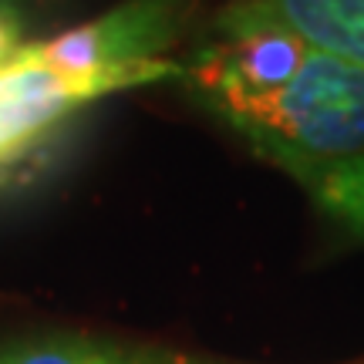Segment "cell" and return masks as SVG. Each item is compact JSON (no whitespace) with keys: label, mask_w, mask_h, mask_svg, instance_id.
Instances as JSON below:
<instances>
[{"label":"cell","mask_w":364,"mask_h":364,"mask_svg":"<svg viewBox=\"0 0 364 364\" xmlns=\"http://www.w3.org/2000/svg\"><path fill=\"white\" fill-rule=\"evenodd\" d=\"M17 48H21V17H17L7 4H0V65H4Z\"/></svg>","instance_id":"obj_7"},{"label":"cell","mask_w":364,"mask_h":364,"mask_svg":"<svg viewBox=\"0 0 364 364\" xmlns=\"http://www.w3.org/2000/svg\"><path fill=\"white\" fill-rule=\"evenodd\" d=\"M193 85L277 169L364 156V71L311 48L270 11L240 17Z\"/></svg>","instance_id":"obj_1"},{"label":"cell","mask_w":364,"mask_h":364,"mask_svg":"<svg viewBox=\"0 0 364 364\" xmlns=\"http://www.w3.org/2000/svg\"><path fill=\"white\" fill-rule=\"evenodd\" d=\"M179 27V0H129L115 11L95 17L34 44L44 65L68 75H102L159 61Z\"/></svg>","instance_id":"obj_3"},{"label":"cell","mask_w":364,"mask_h":364,"mask_svg":"<svg viewBox=\"0 0 364 364\" xmlns=\"http://www.w3.org/2000/svg\"><path fill=\"white\" fill-rule=\"evenodd\" d=\"M287 176L311 196L321 213L364 240V156L327 166H300Z\"/></svg>","instance_id":"obj_5"},{"label":"cell","mask_w":364,"mask_h":364,"mask_svg":"<svg viewBox=\"0 0 364 364\" xmlns=\"http://www.w3.org/2000/svg\"><path fill=\"white\" fill-rule=\"evenodd\" d=\"M0 364H199L176 354L132 351L102 341H38L0 351Z\"/></svg>","instance_id":"obj_6"},{"label":"cell","mask_w":364,"mask_h":364,"mask_svg":"<svg viewBox=\"0 0 364 364\" xmlns=\"http://www.w3.org/2000/svg\"><path fill=\"white\" fill-rule=\"evenodd\" d=\"M176 75L182 68L166 58L102 75H68L44 65L34 44H21L0 65V166L31 152L85 105Z\"/></svg>","instance_id":"obj_2"},{"label":"cell","mask_w":364,"mask_h":364,"mask_svg":"<svg viewBox=\"0 0 364 364\" xmlns=\"http://www.w3.org/2000/svg\"><path fill=\"white\" fill-rule=\"evenodd\" d=\"M311 48L364 71V0H267Z\"/></svg>","instance_id":"obj_4"}]
</instances>
